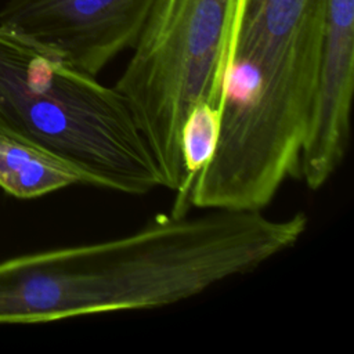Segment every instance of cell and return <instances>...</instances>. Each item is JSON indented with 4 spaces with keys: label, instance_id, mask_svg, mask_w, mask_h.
<instances>
[{
    "label": "cell",
    "instance_id": "6da1fadb",
    "mask_svg": "<svg viewBox=\"0 0 354 354\" xmlns=\"http://www.w3.org/2000/svg\"><path fill=\"white\" fill-rule=\"evenodd\" d=\"M308 217L263 210L165 214L112 239L0 261V324L149 310L188 300L292 249Z\"/></svg>",
    "mask_w": 354,
    "mask_h": 354
},
{
    "label": "cell",
    "instance_id": "7a4b0ae2",
    "mask_svg": "<svg viewBox=\"0 0 354 354\" xmlns=\"http://www.w3.org/2000/svg\"><path fill=\"white\" fill-rule=\"evenodd\" d=\"M0 127L72 165L86 185L126 195L163 188L152 153L118 90L3 25Z\"/></svg>",
    "mask_w": 354,
    "mask_h": 354
},
{
    "label": "cell",
    "instance_id": "3957f363",
    "mask_svg": "<svg viewBox=\"0 0 354 354\" xmlns=\"http://www.w3.org/2000/svg\"><path fill=\"white\" fill-rule=\"evenodd\" d=\"M235 0H155L115 83L162 176L184 184L180 131L199 100L220 105Z\"/></svg>",
    "mask_w": 354,
    "mask_h": 354
},
{
    "label": "cell",
    "instance_id": "277c9868",
    "mask_svg": "<svg viewBox=\"0 0 354 354\" xmlns=\"http://www.w3.org/2000/svg\"><path fill=\"white\" fill-rule=\"evenodd\" d=\"M326 7L328 0H235L223 90L246 127L285 136L307 126Z\"/></svg>",
    "mask_w": 354,
    "mask_h": 354
},
{
    "label": "cell",
    "instance_id": "5b68a950",
    "mask_svg": "<svg viewBox=\"0 0 354 354\" xmlns=\"http://www.w3.org/2000/svg\"><path fill=\"white\" fill-rule=\"evenodd\" d=\"M155 0H8L7 26L97 76L133 47Z\"/></svg>",
    "mask_w": 354,
    "mask_h": 354
},
{
    "label": "cell",
    "instance_id": "8992f818",
    "mask_svg": "<svg viewBox=\"0 0 354 354\" xmlns=\"http://www.w3.org/2000/svg\"><path fill=\"white\" fill-rule=\"evenodd\" d=\"M84 184L82 174L46 148L0 127V188L17 199H35Z\"/></svg>",
    "mask_w": 354,
    "mask_h": 354
},
{
    "label": "cell",
    "instance_id": "52a82bcc",
    "mask_svg": "<svg viewBox=\"0 0 354 354\" xmlns=\"http://www.w3.org/2000/svg\"><path fill=\"white\" fill-rule=\"evenodd\" d=\"M220 122L221 108L210 100H199L188 111L180 131V151L185 178L171 206V214L188 213L187 195L189 187L216 151Z\"/></svg>",
    "mask_w": 354,
    "mask_h": 354
}]
</instances>
